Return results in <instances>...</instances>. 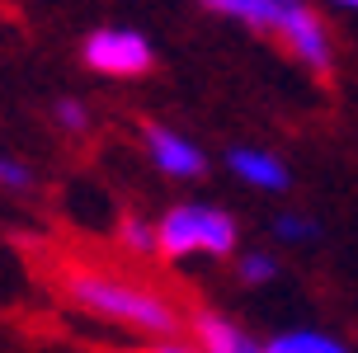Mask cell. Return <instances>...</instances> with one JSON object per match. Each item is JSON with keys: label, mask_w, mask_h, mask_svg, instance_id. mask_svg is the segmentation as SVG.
I'll return each instance as SVG.
<instances>
[{"label": "cell", "mask_w": 358, "mask_h": 353, "mask_svg": "<svg viewBox=\"0 0 358 353\" xmlns=\"http://www.w3.org/2000/svg\"><path fill=\"white\" fill-rule=\"evenodd\" d=\"M62 292L71 301L76 311H85L94 320H108V325H127V330H142V335H161L170 339L175 335V306L170 297L151 292L142 282H127V278H113V273H99V268H71Z\"/></svg>", "instance_id": "cell-1"}, {"label": "cell", "mask_w": 358, "mask_h": 353, "mask_svg": "<svg viewBox=\"0 0 358 353\" xmlns=\"http://www.w3.org/2000/svg\"><path fill=\"white\" fill-rule=\"evenodd\" d=\"M156 250L165 259H189V254H231L236 250V217L208 203H179L156 222Z\"/></svg>", "instance_id": "cell-2"}, {"label": "cell", "mask_w": 358, "mask_h": 353, "mask_svg": "<svg viewBox=\"0 0 358 353\" xmlns=\"http://www.w3.org/2000/svg\"><path fill=\"white\" fill-rule=\"evenodd\" d=\"M80 62L90 71H99L108 80H137L156 66V48L142 29H127V24H99L80 38Z\"/></svg>", "instance_id": "cell-3"}, {"label": "cell", "mask_w": 358, "mask_h": 353, "mask_svg": "<svg viewBox=\"0 0 358 353\" xmlns=\"http://www.w3.org/2000/svg\"><path fill=\"white\" fill-rule=\"evenodd\" d=\"M142 146H146V156H151V165L170 179H198L208 170V156L184 132H175V127H165V123H146Z\"/></svg>", "instance_id": "cell-4"}, {"label": "cell", "mask_w": 358, "mask_h": 353, "mask_svg": "<svg viewBox=\"0 0 358 353\" xmlns=\"http://www.w3.org/2000/svg\"><path fill=\"white\" fill-rule=\"evenodd\" d=\"M278 38L287 43V52L306 62L311 71H330V34H325V24L306 5H287L283 24H278Z\"/></svg>", "instance_id": "cell-5"}, {"label": "cell", "mask_w": 358, "mask_h": 353, "mask_svg": "<svg viewBox=\"0 0 358 353\" xmlns=\"http://www.w3.org/2000/svg\"><path fill=\"white\" fill-rule=\"evenodd\" d=\"M227 165L236 170V179H245L250 189H264V194H283L287 184H292L283 160L259 151V146H236L231 156H227Z\"/></svg>", "instance_id": "cell-6"}, {"label": "cell", "mask_w": 358, "mask_h": 353, "mask_svg": "<svg viewBox=\"0 0 358 353\" xmlns=\"http://www.w3.org/2000/svg\"><path fill=\"white\" fill-rule=\"evenodd\" d=\"M194 335H198V353H264L259 339H250L241 325H231V320L217 316V311H198Z\"/></svg>", "instance_id": "cell-7"}, {"label": "cell", "mask_w": 358, "mask_h": 353, "mask_svg": "<svg viewBox=\"0 0 358 353\" xmlns=\"http://www.w3.org/2000/svg\"><path fill=\"white\" fill-rule=\"evenodd\" d=\"M208 10L227 15V19H241L250 29H264V34H278V24L287 15V0H213Z\"/></svg>", "instance_id": "cell-8"}, {"label": "cell", "mask_w": 358, "mask_h": 353, "mask_svg": "<svg viewBox=\"0 0 358 353\" xmlns=\"http://www.w3.org/2000/svg\"><path fill=\"white\" fill-rule=\"evenodd\" d=\"M264 353H349L340 339L321 335V330H287V335L268 339Z\"/></svg>", "instance_id": "cell-9"}, {"label": "cell", "mask_w": 358, "mask_h": 353, "mask_svg": "<svg viewBox=\"0 0 358 353\" xmlns=\"http://www.w3.org/2000/svg\"><path fill=\"white\" fill-rule=\"evenodd\" d=\"M118 240H123L132 254H156V222H146L137 212H127L118 222Z\"/></svg>", "instance_id": "cell-10"}, {"label": "cell", "mask_w": 358, "mask_h": 353, "mask_svg": "<svg viewBox=\"0 0 358 353\" xmlns=\"http://www.w3.org/2000/svg\"><path fill=\"white\" fill-rule=\"evenodd\" d=\"M52 123L62 127V132H71V137H80V132H90V104L85 99H57L52 104Z\"/></svg>", "instance_id": "cell-11"}, {"label": "cell", "mask_w": 358, "mask_h": 353, "mask_svg": "<svg viewBox=\"0 0 358 353\" xmlns=\"http://www.w3.org/2000/svg\"><path fill=\"white\" fill-rule=\"evenodd\" d=\"M0 189H5V194H29V189H34V170L19 156H5V151H0Z\"/></svg>", "instance_id": "cell-12"}, {"label": "cell", "mask_w": 358, "mask_h": 353, "mask_svg": "<svg viewBox=\"0 0 358 353\" xmlns=\"http://www.w3.org/2000/svg\"><path fill=\"white\" fill-rule=\"evenodd\" d=\"M273 236L297 245V240H316V236H321V226H316L311 217H302V212H283V217L273 222Z\"/></svg>", "instance_id": "cell-13"}, {"label": "cell", "mask_w": 358, "mask_h": 353, "mask_svg": "<svg viewBox=\"0 0 358 353\" xmlns=\"http://www.w3.org/2000/svg\"><path fill=\"white\" fill-rule=\"evenodd\" d=\"M241 278H245V282L278 278V259H273L268 250H245V254H241Z\"/></svg>", "instance_id": "cell-14"}, {"label": "cell", "mask_w": 358, "mask_h": 353, "mask_svg": "<svg viewBox=\"0 0 358 353\" xmlns=\"http://www.w3.org/2000/svg\"><path fill=\"white\" fill-rule=\"evenodd\" d=\"M146 353H198V349H189V344H175V339H165V344H156V349H146Z\"/></svg>", "instance_id": "cell-15"}]
</instances>
